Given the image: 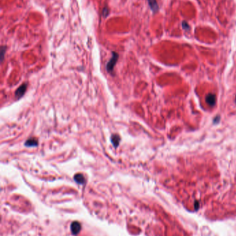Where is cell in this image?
<instances>
[{
    "mask_svg": "<svg viewBox=\"0 0 236 236\" xmlns=\"http://www.w3.org/2000/svg\"><path fill=\"white\" fill-rule=\"evenodd\" d=\"M206 102L211 107L212 106H214L215 102H216V97L213 93L208 94L207 96L206 97Z\"/></svg>",
    "mask_w": 236,
    "mask_h": 236,
    "instance_id": "2",
    "label": "cell"
},
{
    "mask_svg": "<svg viewBox=\"0 0 236 236\" xmlns=\"http://www.w3.org/2000/svg\"><path fill=\"white\" fill-rule=\"evenodd\" d=\"M148 2L149 4V6H150V9L152 10V11L153 13H155L157 12H158L159 7L158 5V3H157V0H148Z\"/></svg>",
    "mask_w": 236,
    "mask_h": 236,
    "instance_id": "5",
    "label": "cell"
},
{
    "mask_svg": "<svg viewBox=\"0 0 236 236\" xmlns=\"http://www.w3.org/2000/svg\"><path fill=\"white\" fill-rule=\"evenodd\" d=\"M111 142H112V144L114 145V147H117L121 142L120 136L117 134H113L111 136Z\"/></svg>",
    "mask_w": 236,
    "mask_h": 236,
    "instance_id": "6",
    "label": "cell"
},
{
    "mask_svg": "<svg viewBox=\"0 0 236 236\" xmlns=\"http://www.w3.org/2000/svg\"><path fill=\"white\" fill-rule=\"evenodd\" d=\"M118 54L116 52L113 51L112 52V57L110 58V60H109V62H108L106 66L107 70L108 72H112L113 70H114V68L115 65H116L117 61H118Z\"/></svg>",
    "mask_w": 236,
    "mask_h": 236,
    "instance_id": "1",
    "label": "cell"
},
{
    "mask_svg": "<svg viewBox=\"0 0 236 236\" xmlns=\"http://www.w3.org/2000/svg\"><path fill=\"white\" fill-rule=\"evenodd\" d=\"M109 14H110V11H109L108 8L107 6H105L103 9H102V16L104 17H107L109 15Z\"/></svg>",
    "mask_w": 236,
    "mask_h": 236,
    "instance_id": "9",
    "label": "cell"
},
{
    "mask_svg": "<svg viewBox=\"0 0 236 236\" xmlns=\"http://www.w3.org/2000/svg\"><path fill=\"white\" fill-rule=\"evenodd\" d=\"M71 230L74 235H77L81 230V225L78 222H74L71 225Z\"/></svg>",
    "mask_w": 236,
    "mask_h": 236,
    "instance_id": "3",
    "label": "cell"
},
{
    "mask_svg": "<svg viewBox=\"0 0 236 236\" xmlns=\"http://www.w3.org/2000/svg\"><path fill=\"white\" fill-rule=\"evenodd\" d=\"M25 146L28 147H31V146H37L38 144V142L37 140L35 138H29V140H27L25 142Z\"/></svg>",
    "mask_w": 236,
    "mask_h": 236,
    "instance_id": "7",
    "label": "cell"
},
{
    "mask_svg": "<svg viewBox=\"0 0 236 236\" xmlns=\"http://www.w3.org/2000/svg\"><path fill=\"white\" fill-rule=\"evenodd\" d=\"M182 27H183V29H184V30H185V31H189V30H190V26H189V24L187 23L186 22H185V21H183V22H182Z\"/></svg>",
    "mask_w": 236,
    "mask_h": 236,
    "instance_id": "10",
    "label": "cell"
},
{
    "mask_svg": "<svg viewBox=\"0 0 236 236\" xmlns=\"http://www.w3.org/2000/svg\"><path fill=\"white\" fill-rule=\"evenodd\" d=\"M27 86L26 84H22V85L20 86L15 91L16 98H22V97L24 95V94L25 93L26 90H27Z\"/></svg>",
    "mask_w": 236,
    "mask_h": 236,
    "instance_id": "4",
    "label": "cell"
},
{
    "mask_svg": "<svg viewBox=\"0 0 236 236\" xmlns=\"http://www.w3.org/2000/svg\"><path fill=\"white\" fill-rule=\"evenodd\" d=\"M74 179H75L76 182L80 184H84V181H85L84 175L82 174H80V173H78V174L75 175V176H74Z\"/></svg>",
    "mask_w": 236,
    "mask_h": 236,
    "instance_id": "8",
    "label": "cell"
},
{
    "mask_svg": "<svg viewBox=\"0 0 236 236\" xmlns=\"http://www.w3.org/2000/svg\"><path fill=\"white\" fill-rule=\"evenodd\" d=\"M6 46H1V61H3L4 57V54H5V52H6Z\"/></svg>",
    "mask_w": 236,
    "mask_h": 236,
    "instance_id": "11",
    "label": "cell"
}]
</instances>
